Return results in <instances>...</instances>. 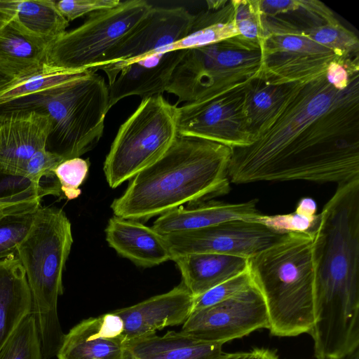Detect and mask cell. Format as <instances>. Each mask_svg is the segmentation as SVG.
<instances>
[{
    "instance_id": "8d00e7d4",
    "label": "cell",
    "mask_w": 359,
    "mask_h": 359,
    "mask_svg": "<svg viewBox=\"0 0 359 359\" xmlns=\"http://www.w3.org/2000/svg\"><path fill=\"white\" fill-rule=\"evenodd\" d=\"M43 196L29 187L15 194L0 198V219L7 215L34 212Z\"/></svg>"
},
{
    "instance_id": "277c9868",
    "label": "cell",
    "mask_w": 359,
    "mask_h": 359,
    "mask_svg": "<svg viewBox=\"0 0 359 359\" xmlns=\"http://www.w3.org/2000/svg\"><path fill=\"white\" fill-rule=\"evenodd\" d=\"M248 268L264 299L271 334L309 333L314 300L312 233H286L248 258Z\"/></svg>"
},
{
    "instance_id": "8fae6325",
    "label": "cell",
    "mask_w": 359,
    "mask_h": 359,
    "mask_svg": "<svg viewBox=\"0 0 359 359\" xmlns=\"http://www.w3.org/2000/svg\"><path fill=\"white\" fill-rule=\"evenodd\" d=\"M262 328H269L267 310L253 283L226 300L193 311L180 332L202 341L224 344Z\"/></svg>"
},
{
    "instance_id": "9c48e42d",
    "label": "cell",
    "mask_w": 359,
    "mask_h": 359,
    "mask_svg": "<svg viewBox=\"0 0 359 359\" xmlns=\"http://www.w3.org/2000/svg\"><path fill=\"white\" fill-rule=\"evenodd\" d=\"M153 7L144 0H128L90 14L81 25L49 43L44 62L67 69L96 72L142 25Z\"/></svg>"
},
{
    "instance_id": "3957f363",
    "label": "cell",
    "mask_w": 359,
    "mask_h": 359,
    "mask_svg": "<svg viewBox=\"0 0 359 359\" xmlns=\"http://www.w3.org/2000/svg\"><path fill=\"white\" fill-rule=\"evenodd\" d=\"M231 148L178 135L157 161L133 177L114 199V216L146 221L185 203L210 201L229 191Z\"/></svg>"
},
{
    "instance_id": "d4e9b609",
    "label": "cell",
    "mask_w": 359,
    "mask_h": 359,
    "mask_svg": "<svg viewBox=\"0 0 359 359\" xmlns=\"http://www.w3.org/2000/svg\"><path fill=\"white\" fill-rule=\"evenodd\" d=\"M238 36L232 0L220 8L194 15L187 36L170 46V50H188Z\"/></svg>"
},
{
    "instance_id": "1f68e13d",
    "label": "cell",
    "mask_w": 359,
    "mask_h": 359,
    "mask_svg": "<svg viewBox=\"0 0 359 359\" xmlns=\"http://www.w3.org/2000/svg\"><path fill=\"white\" fill-rule=\"evenodd\" d=\"M63 161L59 155L48 151L46 148L35 152L25 163L20 177L26 179L32 189L43 196L46 194L60 196L61 192L51 188H43L40 182L43 177L55 180L54 170Z\"/></svg>"
},
{
    "instance_id": "7a4b0ae2",
    "label": "cell",
    "mask_w": 359,
    "mask_h": 359,
    "mask_svg": "<svg viewBox=\"0 0 359 359\" xmlns=\"http://www.w3.org/2000/svg\"><path fill=\"white\" fill-rule=\"evenodd\" d=\"M317 359L359 348V178L339 184L312 232Z\"/></svg>"
},
{
    "instance_id": "ffe728a7",
    "label": "cell",
    "mask_w": 359,
    "mask_h": 359,
    "mask_svg": "<svg viewBox=\"0 0 359 359\" xmlns=\"http://www.w3.org/2000/svg\"><path fill=\"white\" fill-rule=\"evenodd\" d=\"M105 233L109 245L137 266L152 267L172 260L164 236L137 220L114 216Z\"/></svg>"
},
{
    "instance_id": "f1b7e54d",
    "label": "cell",
    "mask_w": 359,
    "mask_h": 359,
    "mask_svg": "<svg viewBox=\"0 0 359 359\" xmlns=\"http://www.w3.org/2000/svg\"><path fill=\"white\" fill-rule=\"evenodd\" d=\"M303 30L311 40L332 50L338 56L358 55V36L339 21L303 28Z\"/></svg>"
},
{
    "instance_id": "cb8c5ba5",
    "label": "cell",
    "mask_w": 359,
    "mask_h": 359,
    "mask_svg": "<svg viewBox=\"0 0 359 359\" xmlns=\"http://www.w3.org/2000/svg\"><path fill=\"white\" fill-rule=\"evenodd\" d=\"M15 15L0 30V65L13 78L41 66L49 45L21 27Z\"/></svg>"
},
{
    "instance_id": "30bf717a",
    "label": "cell",
    "mask_w": 359,
    "mask_h": 359,
    "mask_svg": "<svg viewBox=\"0 0 359 359\" xmlns=\"http://www.w3.org/2000/svg\"><path fill=\"white\" fill-rule=\"evenodd\" d=\"M262 20L259 76L269 83L289 85L311 81L325 74L328 65L340 57L286 18L262 15Z\"/></svg>"
},
{
    "instance_id": "d6986e66",
    "label": "cell",
    "mask_w": 359,
    "mask_h": 359,
    "mask_svg": "<svg viewBox=\"0 0 359 359\" xmlns=\"http://www.w3.org/2000/svg\"><path fill=\"white\" fill-rule=\"evenodd\" d=\"M257 200L229 203L207 201L180 207L161 215L152 228L162 235L203 229L231 220H255L262 215Z\"/></svg>"
},
{
    "instance_id": "44dd1931",
    "label": "cell",
    "mask_w": 359,
    "mask_h": 359,
    "mask_svg": "<svg viewBox=\"0 0 359 359\" xmlns=\"http://www.w3.org/2000/svg\"><path fill=\"white\" fill-rule=\"evenodd\" d=\"M25 269L16 253L0 259V351L32 313Z\"/></svg>"
},
{
    "instance_id": "484cf974",
    "label": "cell",
    "mask_w": 359,
    "mask_h": 359,
    "mask_svg": "<svg viewBox=\"0 0 359 359\" xmlns=\"http://www.w3.org/2000/svg\"><path fill=\"white\" fill-rule=\"evenodd\" d=\"M11 4L15 18L25 30L52 43L65 32L69 22L62 15L53 0H16Z\"/></svg>"
},
{
    "instance_id": "9a60e30c",
    "label": "cell",
    "mask_w": 359,
    "mask_h": 359,
    "mask_svg": "<svg viewBox=\"0 0 359 359\" xmlns=\"http://www.w3.org/2000/svg\"><path fill=\"white\" fill-rule=\"evenodd\" d=\"M50 128L48 116L36 111L0 114V174L20 177L30 157L46 148Z\"/></svg>"
},
{
    "instance_id": "ab89813d",
    "label": "cell",
    "mask_w": 359,
    "mask_h": 359,
    "mask_svg": "<svg viewBox=\"0 0 359 359\" xmlns=\"http://www.w3.org/2000/svg\"><path fill=\"white\" fill-rule=\"evenodd\" d=\"M215 359H279L272 351L266 348H254L248 351L222 353Z\"/></svg>"
},
{
    "instance_id": "e575fe53",
    "label": "cell",
    "mask_w": 359,
    "mask_h": 359,
    "mask_svg": "<svg viewBox=\"0 0 359 359\" xmlns=\"http://www.w3.org/2000/svg\"><path fill=\"white\" fill-rule=\"evenodd\" d=\"M253 284L248 270L194 297L193 311L219 303L245 290ZM191 311V312H192Z\"/></svg>"
},
{
    "instance_id": "d590c367",
    "label": "cell",
    "mask_w": 359,
    "mask_h": 359,
    "mask_svg": "<svg viewBox=\"0 0 359 359\" xmlns=\"http://www.w3.org/2000/svg\"><path fill=\"white\" fill-rule=\"evenodd\" d=\"M318 215L308 217L296 212L273 215H261L255 222L280 233L291 232L312 233L318 222Z\"/></svg>"
},
{
    "instance_id": "6da1fadb",
    "label": "cell",
    "mask_w": 359,
    "mask_h": 359,
    "mask_svg": "<svg viewBox=\"0 0 359 359\" xmlns=\"http://www.w3.org/2000/svg\"><path fill=\"white\" fill-rule=\"evenodd\" d=\"M235 184L303 180L346 183L359 178V76L342 90L325 74L290 84L277 112L231 148Z\"/></svg>"
},
{
    "instance_id": "f35d334b",
    "label": "cell",
    "mask_w": 359,
    "mask_h": 359,
    "mask_svg": "<svg viewBox=\"0 0 359 359\" xmlns=\"http://www.w3.org/2000/svg\"><path fill=\"white\" fill-rule=\"evenodd\" d=\"M30 187L29 182L23 177L6 175L0 180V198L15 194Z\"/></svg>"
},
{
    "instance_id": "5b68a950",
    "label": "cell",
    "mask_w": 359,
    "mask_h": 359,
    "mask_svg": "<svg viewBox=\"0 0 359 359\" xmlns=\"http://www.w3.org/2000/svg\"><path fill=\"white\" fill-rule=\"evenodd\" d=\"M73 244L72 224L65 212L40 206L15 253L25 271L42 359L56 355L65 334L57 315L63 294L62 274Z\"/></svg>"
},
{
    "instance_id": "ba28073f",
    "label": "cell",
    "mask_w": 359,
    "mask_h": 359,
    "mask_svg": "<svg viewBox=\"0 0 359 359\" xmlns=\"http://www.w3.org/2000/svg\"><path fill=\"white\" fill-rule=\"evenodd\" d=\"M178 107L162 95L142 99L120 126L106 156L103 170L116 188L160 159L177 134Z\"/></svg>"
},
{
    "instance_id": "e0dca14e",
    "label": "cell",
    "mask_w": 359,
    "mask_h": 359,
    "mask_svg": "<svg viewBox=\"0 0 359 359\" xmlns=\"http://www.w3.org/2000/svg\"><path fill=\"white\" fill-rule=\"evenodd\" d=\"M186 51L164 47L122 67L108 84L111 108L129 96L144 99L162 95Z\"/></svg>"
},
{
    "instance_id": "4dcf8cb0",
    "label": "cell",
    "mask_w": 359,
    "mask_h": 359,
    "mask_svg": "<svg viewBox=\"0 0 359 359\" xmlns=\"http://www.w3.org/2000/svg\"><path fill=\"white\" fill-rule=\"evenodd\" d=\"M232 2L238 32L236 37L249 45L260 48L264 27L259 0H232Z\"/></svg>"
},
{
    "instance_id": "7c38bea8",
    "label": "cell",
    "mask_w": 359,
    "mask_h": 359,
    "mask_svg": "<svg viewBox=\"0 0 359 359\" xmlns=\"http://www.w3.org/2000/svg\"><path fill=\"white\" fill-rule=\"evenodd\" d=\"M285 234L256 222L231 220L163 236L172 259L198 253L222 254L248 259L278 243Z\"/></svg>"
},
{
    "instance_id": "ac0fdd59",
    "label": "cell",
    "mask_w": 359,
    "mask_h": 359,
    "mask_svg": "<svg viewBox=\"0 0 359 359\" xmlns=\"http://www.w3.org/2000/svg\"><path fill=\"white\" fill-rule=\"evenodd\" d=\"M121 318L114 311L81 320L65 334L57 359H122L126 341Z\"/></svg>"
},
{
    "instance_id": "7402d4cb",
    "label": "cell",
    "mask_w": 359,
    "mask_h": 359,
    "mask_svg": "<svg viewBox=\"0 0 359 359\" xmlns=\"http://www.w3.org/2000/svg\"><path fill=\"white\" fill-rule=\"evenodd\" d=\"M221 344L202 341L181 332L168 331L126 341L122 359H215Z\"/></svg>"
},
{
    "instance_id": "603a6c76",
    "label": "cell",
    "mask_w": 359,
    "mask_h": 359,
    "mask_svg": "<svg viewBox=\"0 0 359 359\" xmlns=\"http://www.w3.org/2000/svg\"><path fill=\"white\" fill-rule=\"evenodd\" d=\"M182 283L194 297L248 269V259L239 256L198 253L175 257Z\"/></svg>"
},
{
    "instance_id": "d6a6232c",
    "label": "cell",
    "mask_w": 359,
    "mask_h": 359,
    "mask_svg": "<svg viewBox=\"0 0 359 359\" xmlns=\"http://www.w3.org/2000/svg\"><path fill=\"white\" fill-rule=\"evenodd\" d=\"M89 167L88 159L81 157L65 160L56 167L54 174L67 199L74 200L80 196L79 187L88 175Z\"/></svg>"
},
{
    "instance_id": "836d02e7",
    "label": "cell",
    "mask_w": 359,
    "mask_h": 359,
    "mask_svg": "<svg viewBox=\"0 0 359 359\" xmlns=\"http://www.w3.org/2000/svg\"><path fill=\"white\" fill-rule=\"evenodd\" d=\"M34 212L10 215L0 219V259L15 252L29 229Z\"/></svg>"
},
{
    "instance_id": "4316f807",
    "label": "cell",
    "mask_w": 359,
    "mask_h": 359,
    "mask_svg": "<svg viewBox=\"0 0 359 359\" xmlns=\"http://www.w3.org/2000/svg\"><path fill=\"white\" fill-rule=\"evenodd\" d=\"M85 70H72L53 67L43 62L38 68L13 78L0 86V106L23 97L58 86Z\"/></svg>"
},
{
    "instance_id": "5bb4252c",
    "label": "cell",
    "mask_w": 359,
    "mask_h": 359,
    "mask_svg": "<svg viewBox=\"0 0 359 359\" xmlns=\"http://www.w3.org/2000/svg\"><path fill=\"white\" fill-rule=\"evenodd\" d=\"M194 15L183 7H153L142 25L110 55L99 70L110 83L124 65L184 38Z\"/></svg>"
},
{
    "instance_id": "f546056e",
    "label": "cell",
    "mask_w": 359,
    "mask_h": 359,
    "mask_svg": "<svg viewBox=\"0 0 359 359\" xmlns=\"http://www.w3.org/2000/svg\"><path fill=\"white\" fill-rule=\"evenodd\" d=\"M0 359H42L34 317L29 315L0 351Z\"/></svg>"
},
{
    "instance_id": "4fadbf2b",
    "label": "cell",
    "mask_w": 359,
    "mask_h": 359,
    "mask_svg": "<svg viewBox=\"0 0 359 359\" xmlns=\"http://www.w3.org/2000/svg\"><path fill=\"white\" fill-rule=\"evenodd\" d=\"M245 88L178 107V135L203 139L231 148L249 144L252 135L243 109Z\"/></svg>"
},
{
    "instance_id": "83f0119b",
    "label": "cell",
    "mask_w": 359,
    "mask_h": 359,
    "mask_svg": "<svg viewBox=\"0 0 359 359\" xmlns=\"http://www.w3.org/2000/svg\"><path fill=\"white\" fill-rule=\"evenodd\" d=\"M290 85L273 84L258 76L245 86L243 109L252 135L277 112Z\"/></svg>"
},
{
    "instance_id": "52a82bcc",
    "label": "cell",
    "mask_w": 359,
    "mask_h": 359,
    "mask_svg": "<svg viewBox=\"0 0 359 359\" xmlns=\"http://www.w3.org/2000/svg\"><path fill=\"white\" fill-rule=\"evenodd\" d=\"M262 54L259 47L234 36L220 42L188 49L176 67L165 92L177 103L210 100L245 88L259 76Z\"/></svg>"
},
{
    "instance_id": "b9f144b4",
    "label": "cell",
    "mask_w": 359,
    "mask_h": 359,
    "mask_svg": "<svg viewBox=\"0 0 359 359\" xmlns=\"http://www.w3.org/2000/svg\"><path fill=\"white\" fill-rule=\"evenodd\" d=\"M333 359H359V348L343 357Z\"/></svg>"
},
{
    "instance_id": "8992f818",
    "label": "cell",
    "mask_w": 359,
    "mask_h": 359,
    "mask_svg": "<svg viewBox=\"0 0 359 359\" xmlns=\"http://www.w3.org/2000/svg\"><path fill=\"white\" fill-rule=\"evenodd\" d=\"M110 109L106 81L86 71L58 86L0 106V114L31 111L48 116L50 128L46 149L67 160L96 146Z\"/></svg>"
},
{
    "instance_id": "2e32d148",
    "label": "cell",
    "mask_w": 359,
    "mask_h": 359,
    "mask_svg": "<svg viewBox=\"0 0 359 359\" xmlns=\"http://www.w3.org/2000/svg\"><path fill=\"white\" fill-rule=\"evenodd\" d=\"M193 304L194 296L181 283L168 292L113 311L121 318L124 338L128 341L182 325L191 313Z\"/></svg>"
},
{
    "instance_id": "74e56055",
    "label": "cell",
    "mask_w": 359,
    "mask_h": 359,
    "mask_svg": "<svg viewBox=\"0 0 359 359\" xmlns=\"http://www.w3.org/2000/svg\"><path fill=\"white\" fill-rule=\"evenodd\" d=\"M120 3L119 0H61L56 1V6L69 22L88 14L114 8Z\"/></svg>"
},
{
    "instance_id": "60d3db41",
    "label": "cell",
    "mask_w": 359,
    "mask_h": 359,
    "mask_svg": "<svg viewBox=\"0 0 359 359\" xmlns=\"http://www.w3.org/2000/svg\"><path fill=\"white\" fill-rule=\"evenodd\" d=\"M317 210V204L311 197H303L297 203L295 212L308 217L315 216Z\"/></svg>"
}]
</instances>
